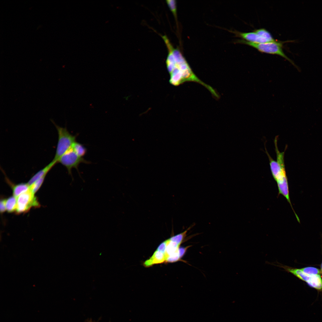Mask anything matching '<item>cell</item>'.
Wrapping results in <instances>:
<instances>
[{
	"label": "cell",
	"instance_id": "cell-10",
	"mask_svg": "<svg viewBox=\"0 0 322 322\" xmlns=\"http://www.w3.org/2000/svg\"><path fill=\"white\" fill-rule=\"evenodd\" d=\"M5 179L7 183L12 188L13 196L16 197L30 189V186L28 183H21L15 185L6 176Z\"/></svg>",
	"mask_w": 322,
	"mask_h": 322
},
{
	"label": "cell",
	"instance_id": "cell-13",
	"mask_svg": "<svg viewBox=\"0 0 322 322\" xmlns=\"http://www.w3.org/2000/svg\"><path fill=\"white\" fill-rule=\"evenodd\" d=\"M17 206V197L11 196L6 199V210L9 213L16 211Z\"/></svg>",
	"mask_w": 322,
	"mask_h": 322
},
{
	"label": "cell",
	"instance_id": "cell-16",
	"mask_svg": "<svg viewBox=\"0 0 322 322\" xmlns=\"http://www.w3.org/2000/svg\"><path fill=\"white\" fill-rule=\"evenodd\" d=\"M45 177L44 176L38 180L30 186V190L33 194H34L40 188Z\"/></svg>",
	"mask_w": 322,
	"mask_h": 322
},
{
	"label": "cell",
	"instance_id": "cell-18",
	"mask_svg": "<svg viewBox=\"0 0 322 322\" xmlns=\"http://www.w3.org/2000/svg\"><path fill=\"white\" fill-rule=\"evenodd\" d=\"M168 242V239L161 243L158 247L157 250L165 253Z\"/></svg>",
	"mask_w": 322,
	"mask_h": 322
},
{
	"label": "cell",
	"instance_id": "cell-5",
	"mask_svg": "<svg viewBox=\"0 0 322 322\" xmlns=\"http://www.w3.org/2000/svg\"><path fill=\"white\" fill-rule=\"evenodd\" d=\"M272 264L282 268L286 271L291 273L299 279L306 282L309 286L315 289L318 292H322V278L321 275H308L303 272L300 268L292 267L278 262Z\"/></svg>",
	"mask_w": 322,
	"mask_h": 322
},
{
	"label": "cell",
	"instance_id": "cell-17",
	"mask_svg": "<svg viewBox=\"0 0 322 322\" xmlns=\"http://www.w3.org/2000/svg\"><path fill=\"white\" fill-rule=\"evenodd\" d=\"M166 1L170 9L174 15L175 19H177V9L176 1L167 0Z\"/></svg>",
	"mask_w": 322,
	"mask_h": 322
},
{
	"label": "cell",
	"instance_id": "cell-11",
	"mask_svg": "<svg viewBox=\"0 0 322 322\" xmlns=\"http://www.w3.org/2000/svg\"><path fill=\"white\" fill-rule=\"evenodd\" d=\"M57 163V162L53 160L49 164L34 174L29 180L27 183L30 186L38 180L46 176L47 173Z\"/></svg>",
	"mask_w": 322,
	"mask_h": 322
},
{
	"label": "cell",
	"instance_id": "cell-12",
	"mask_svg": "<svg viewBox=\"0 0 322 322\" xmlns=\"http://www.w3.org/2000/svg\"><path fill=\"white\" fill-rule=\"evenodd\" d=\"M72 148L77 155L80 157H83L87 153V149L84 146L76 141L73 143Z\"/></svg>",
	"mask_w": 322,
	"mask_h": 322
},
{
	"label": "cell",
	"instance_id": "cell-3",
	"mask_svg": "<svg viewBox=\"0 0 322 322\" xmlns=\"http://www.w3.org/2000/svg\"><path fill=\"white\" fill-rule=\"evenodd\" d=\"M50 120L55 126L58 134V142L55 156L53 159L57 162L59 159L76 142L77 136L71 134L66 127H62L56 125L52 119H50Z\"/></svg>",
	"mask_w": 322,
	"mask_h": 322
},
{
	"label": "cell",
	"instance_id": "cell-1",
	"mask_svg": "<svg viewBox=\"0 0 322 322\" xmlns=\"http://www.w3.org/2000/svg\"><path fill=\"white\" fill-rule=\"evenodd\" d=\"M162 37L168 51L166 63L170 74V83L177 86L185 82L194 81L203 85L210 92L212 91V87L201 80L193 73L179 50L174 47L166 36Z\"/></svg>",
	"mask_w": 322,
	"mask_h": 322
},
{
	"label": "cell",
	"instance_id": "cell-19",
	"mask_svg": "<svg viewBox=\"0 0 322 322\" xmlns=\"http://www.w3.org/2000/svg\"><path fill=\"white\" fill-rule=\"evenodd\" d=\"M0 210L1 213H3L6 210L5 199H2L1 200L0 203Z\"/></svg>",
	"mask_w": 322,
	"mask_h": 322
},
{
	"label": "cell",
	"instance_id": "cell-6",
	"mask_svg": "<svg viewBox=\"0 0 322 322\" xmlns=\"http://www.w3.org/2000/svg\"><path fill=\"white\" fill-rule=\"evenodd\" d=\"M57 162L60 163L64 166L67 169L69 174L72 176V170L73 168L76 169L78 171V167L81 163H90V162L84 159L83 157L78 155L72 147L59 159Z\"/></svg>",
	"mask_w": 322,
	"mask_h": 322
},
{
	"label": "cell",
	"instance_id": "cell-4",
	"mask_svg": "<svg viewBox=\"0 0 322 322\" xmlns=\"http://www.w3.org/2000/svg\"><path fill=\"white\" fill-rule=\"evenodd\" d=\"M237 42L250 46L261 52L280 56L289 61L296 68L297 67L294 62L284 53L283 49L284 42L276 41L257 44L247 41L244 40H238Z\"/></svg>",
	"mask_w": 322,
	"mask_h": 322
},
{
	"label": "cell",
	"instance_id": "cell-20",
	"mask_svg": "<svg viewBox=\"0 0 322 322\" xmlns=\"http://www.w3.org/2000/svg\"><path fill=\"white\" fill-rule=\"evenodd\" d=\"M320 271L321 274H322V261L320 265Z\"/></svg>",
	"mask_w": 322,
	"mask_h": 322
},
{
	"label": "cell",
	"instance_id": "cell-14",
	"mask_svg": "<svg viewBox=\"0 0 322 322\" xmlns=\"http://www.w3.org/2000/svg\"><path fill=\"white\" fill-rule=\"evenodd\" d=\"M254 31L258 34L260 35L268 40L270 42H273L276 41L273 37L271 34L267 30L264 28H261L255 30Z\"/></svg>",
	"mask_w": 322,
	"mask_h": 322
},
{
	"label": "cell",
	"instance_id": "cell-8",
	"mask_svg": "<svg viewBox=\"0 0 322 322\" xmlns=\"http://www.w3.org/2000/svg\"><path fill=\"white\" fill-rule=\"evenodd\" d=\"M233 33L237 36L249 42L257 44L270 42L268 40L254 31L248 32L234 31Z\"/></svg>",
	"mask_w": 322,
	"mask_h": 322
},
{
	"label": "cell",
	"instance_id": "cell-15",
	"mask_svg": "<svg viewBox=\"0 0 322 322\" xmlns=\"http://www.w3.org/2000/svg\"><path fill=\"white\" fill-rule=\"evenodd\" d=\"M301 270L306 274L311 275H321L320 270L318 268L312 267H307L300 268Z\"/></svg>",
	"mask_w": 322,
	"mask_h": 322
},
{
	"label": "cell",
	"instance_id": "cell-9",
	"mask_svg": "<svg viewBox=\"0 0 322 322\" xmlns=\"http://www.w3.org/2000/svg\"><path fill=\"white\" fill-rule=\"evenodd\" d=\"M166 260L165 253L156 250L152 256L143 263L145 267H149L155 264L166 262Z\"/></svg>",
	"mask_w": 322,
	"mask_h": 322
},
{
	"label": "cell",
	"instance_id": "cell-2",
	"mask_svg": "<svg viewBox=\"0 0 322 322\" xmlns=\"http://www.w3.org/2000/svg\"><path fill=\"white\" fill-rule=\"evenodd\" d=\"M278 137V136H276L274 140L276 160H274L271 157L266 149V151L269 159L272 175L277 182L278 193L284 196H287L289 195V192L284 160V153L287 146L284 151L281 152L279 150L277 146Z\"/></svg>",
	"mask_w": 322,
	"mask_h": 322
},
{
	"label": "cell",
	"instance_id": "cell-7",
	"mask_svg": "<svg viewBox=\"0 0 322 322\" xmlns=\"http://www.w3.org/2000/svg\"><path fill=\"white\" fill-rule=\"evenodd\" d=\"M40 206L37 198L30 189L17 197L16 211L18 213L26 212L32 208H38Z\"/></svg>",
	"mask_w": 322,
	"mask_h": 322
},
{
	"label": "cell",
	"instance_id": "cell-21",
	"mask_svg": "<svg viewBox=\"0 0 322 322\" xmlns=\"http://www.w3.org/2000/svg\"><path fill=\"white\" fill-rule=\"evenodd\" d=\"M88 322H92L91 321H88Z\"/></svg>",
	"mask_w": 322,
	"mask_h": 322
}]
</instances>
